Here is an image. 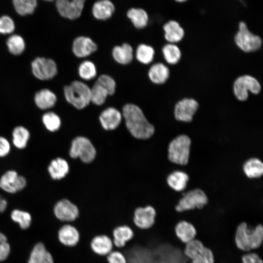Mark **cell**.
Segmentation results:
<instances>
[{
    "instance_id": "1",
    "label": "cell",
    "mask_w": 263,
    "mask_h": 263,
    "mask_svg": "<svg viewBox=\"0 0 263 263\" xmlns=\"http://www.w3.org/2000/svg\"><path fill=\"white\" fill-rule=\"evenodd\" d=\"M122 115L127 129L135 138L146 139L153 134L154 127L138 106L132 103L125 104L122 109Z\"/></svg>"
},
{
    "instance_id": "2",
    "label": "cell",
    "mask_w": 263,
    "mask_h": 263,
    "mask_svg": "<svg viewBox=\"0 0 263 263\" xmlns=\"http://www.w3.org/2000/svg\"><path fill=\"white\" fill-rule=\"evenodd\" d=\"M237 247L243 251L249 252L259 248L263 242V226L257 225L251 228L245 222L237 226L234 237Z\"/></svg>"
},
{
    "instance_id": "3",
    "label": "cell",
    "mask_w": 263,
    "mask_h": 263,
    "mask_svg": "<svg viewBox=\"0 0 263 263\" xmlns=\"http://www.w3.org/2000/svg\"><path fill=\"white\" fill-rule=\"evenodd\" d=\"M65 97L74 107L81 110L91 103V88L84 82L75 80L64 88Z\"/></svg>"
},
{
    "instance_id": "4",
    "label": "cell",
    "mask_w": 263,
    "mask_h": 263,
    "mask_svg": "<svg viewBox=\"0 0 263 263\" xmlns=\"http://www.w3.org/2000/svg\"><path fill=\"white\" fill-rule=\"evenodd\" d=\"M191 140L187 135L182 134L174 138L169 143L168 158L171 162L186 165L189 159Z\"/></svg>"
},
{
    "instance_id": "5",
    "label": "cell",
    "mask_w": 263,
    "mask_h": 263,
    "mask_svg": "<svg viewBox=\"0 0 263 263\" xmlns=\"http://www.w3.org/2000/svg\"><path fill=\"white\" fill-rule=\"evenodd\" d=\"M234 41L238 48L245 53L257 51L262 45L261 38L251 33L243 21L239 23V30L235 36Z\"/></svg>"
},
{
    "instance_id": "6",
    "label": "cell",
    "mask_w": 263,
    "mask_h": 263,
    "mask_svg": "<svg viewBox=\"0 0 263 263\" xmlns=\"http://www.w3.org/2000/svg\"><path fill=\"white\" fill-rule=\"evenodd\" d=\"M233 90L234 95L238 100L244 101L248 98L249 92L255 94H259L261 90V85L255 77L245 75L235 79Z\"/></svg>"
},
{
    "instance_id": "7",
    "label": "cell",
    "mask_w": 263,
    "mask_h": 263,
    "mask_svg": "<svg viewBox=\"0 0 263 263\" xmlns=\"http://www.w3.org/2000/svg\"><path fill=\"white\" fill-rule=\"evenodd\" d=\"M69 154L72 158L79 157L82 162L89 163L94 159L96 150L89 139L78 136L72 142Z\"/></svg>"
},
{
    "instance_id": "8",
    "label": "cell",
    "mask_w": 263,
    "mask_h": 263,
    "mask_svg": "<svg viewBox=\"0 0 263 263\" xmlns=\"http://www.w3.org/2000/svg\"><path fill=\"white\" fill-rule=\"evenodd\" d=\"M206 193L200 188H195L187 192L175 206L177 212L201 209L208 203Z\"/></svg>"
},
{
    "instance_id": "9",
    "label": "cell",
    "mask_w": 263,
    "mask_h": 263,
    "mask_svg": "<svg viewBox=\"0 0 263 263\" xmlns=\"http://www.w3.org/2000/svg\"><path fill=\"white\" fill-rule=\"evenodd\" d=\"M34 75L42 80H49L57 74V66L52 59L44 57H37L31 64Z\"/></svg>"
},
{
    "instance_id": "10",
    "label": "cell",
    "mask_w": 263,
    "mask_h": 263,
    "mask_svg": "<svg viewBox=\"0 0 263 263\" xmlns=\"http://www.w3.org/2000/svg\"><path fill=\"white\" fill-rule=\"evenodd\" d=\"M86 1V0H56V6L58 12L62 17L74 20L81 16Z\"/></svg>"
},
{
    "instance_id": "11",
    "label": "cell",
    "mask_w": 263,
    "mask_h": 263,
    "mask_svg": "<svg viewBox=\"0 0 263 263\" xmlns=\"http://www.w3.org/2000/svg\"><path fill=\"white\" fill-rule=\"evenodd\" d=\"M199 108L198 102L194 99L184 98L178 101L174 106V115L179 121L189 122Z\"/></svg>"
},
{
    "instance_id": "12",
    "label": "cell",
    "mask_w": 263,
    "mask_h": 263,
    "mask_svg": "<svg viewBox=\"0 0 263 263\" xmlns=\"http://www.w3.org/2000/svg\"><path fill=\"white\" fill-rule=\"evenodd\" d=\"M53 212L57 220L68 223L75 221L79 215L78 207L65 199L58 201L55 204Z\"/></svg>"
},
{
    "instance_id": "13",
    "label": "cell",
    "mask_w": 263,
    "mask_h": 263,
    "mask_svg": "<svg viewBox=\"0 0 263 263\" xmlns=\"http://www.w3.org/2000/svg\"><path fill=\"white\" fill-rule=\"evenodd\" d=\"M156 215L155 209L150 206L138 207L134 211L133 222L138 229L148 230L154 225Z\"/></svg>"
},
{
    "instance_id": "14",
    "label": "cell",
    "mask_w": 263,
    "mask_h": 263,
    "mask_svg": "<svg viewBox=\"0 0 263 263\" xmlns=\"http://www.w3.org/2000/svg\"><path fill=\"white\" fill-rule=\"evenodd\" d=\"M59 243L67 248H74L80 242L81 235L79 229L75 225L67 223L61 226L57 232Z\"/></svg>"
},
{
    "instance_id": "15",
    "label": "cell",
    "mask_w": 263,
    "mask_h": 263,
    "mask_svg": "<svg viewBox=\"0 0 263 263\" xmlns=\"http://www.w3.org/2000/svg\"><path fill=\"white\" fill-rule=\"evenodd\" d=\"M89 246L92 252L95 255L106 257L114 248L112 237L106 234H99L93 236Z\"/></svg>"
},
{
    "instance_id": "16",
    "label": "cell",
    "mask_w": 263,
    "mask_h": 263,
    "mask_svg": "<svg viewBox=\"0 0 263 263\" xmlns=\"http://www.w3.org/2000/svg\"><path fill=\"white\" fill-rule=\"evenodd\" d=\"M135 232L127 225H120L115 226L112 230L111 237L116 249L125 248L127 244L134 238Z\"/></svg>"
},
{
    "instance_id": "17",
    "label": "cell",
    "mask_w": 263,
    "mask_h": 263,
    "mask_svg": "<svg viewBox=\"0 0 263 263\" xmlns=\"http://www.w3.org/2000/svg\"><path fill=\"white\" fill-rule=\"evenodd\" d=\"M97 49V44L88 37H77L74 39L73 43V53L79 58L88 56L95 52Z\"/></svg>"
},
{
    "instance_id": "18",
    "label": "cell",
    "mask_w": 263,
    "mask_h": 263,
    "mask_svg": "<svg viewBox=\"0 0 263 263\" xmlns=\"http://www.w3.org/2000/svg\"><path fill=\"white\" fill-rule=\"evenodd\" d=\"M122 118V113L114 107H109L103 110L100 116L101 126L106 130H113L120 125Z\"/></svg>"
},
{
    "instance_id": "19",
    "label": "cell",
    "mask_w": 263,
    "mask_h": 263,
    "mask_svg": "<svg viewBox=\"0 0 263 263\" xmlns=\"http://www.w3.org/2000/svg\"><path fill=\"white\" fill-rule=\"evenodd\" d=\"M115 10V5L111 0H97L92 6V13L95 19L106 20L112 17Z\"/></svg>"
},
{
    "instance_id": "20",
    "label": "cell",
    "mask_w": 263,
    "mask_h": 263,
    "mask_svg": "<svg viewBox=\"0 0 263 263\" xmlns=\"http://www.w3.org/2000/svg\"><path fill=\"white\" fill-rule=\"evenodd\" d=\"M27 263H55V260L45 245L39 242L37 243L31 250Z\"/></svg>"
},
{
    "instance_id": "21",
    "label": "cell",
    "mask_w": 263,
    "mask_h": 263,
    "mask_svg": "<svg viewBox=\"0 0 263 263\" xmlns=\"http://www.w3.org/2000/svg\"><path fill=\"white\" fill-rule=\"evenodd\" d=\"M175 233L181 242L186 244L195 239L197 231L191 223L181 221L175 226Z\"/></svg>"
},
{
    "instance_id": "22",
    "label": "cell",
    "mask_w": 263,
    "mask_h": 263,
    "mask_svg": "<svg viewBox=\"0 0 263 263\" xmlns=\"http://www.w3.org/2000/svg\"><path fill=\"white\" fill-rule=\"evenodd\" d=\"M170 71L164 64L158 62L151 66L148 71V76L150 80L156 84L165 83L169 79Z\"/></svg>"
},
{
    "instance_id": "23",
    "label": "cell",
    "mask_w": 263,
    "mask_h": 263,
    "mask_svg": "<svg viewBox=\"0 0 263 263\" xmlns=\"http://www.w3.org/2000/svg\"><path fill=\"white\" fill-rule=\"evenodd\" d=\"M163 29L164 37L170 43H176L180 41L184 38L185 32L178 22L170 20L164 24Z\"/></svg>"
},
{
    "instance_id": "24",
    "label": "cell",
    "mask_w": 263,
    "mask_h": 263,
    "mask_svg": "<svg viewBox=\"0 0 263 263\" xmlns=\"http://www.w3.org/2000/svg\"><path fill=\"white\" fill-rule=\"evenodd\" d=\"M69 171L68 162L64 159L57 157L51 161L48 167V173L53 180H60L66 176Z\"/></svg>"
},
{
    "instance_id": "25",
    "label": "cell",
    "mask_w": 263,
    "mask_h": 263,
    "mask_svg": "<svg viewBox=\"0 0 263 263\" xmlns=\"http://www.w3.org/2000/svg\"><path fill=\"white\" fill-rule=\"evenodd\" d=\"M112 56L118 63L122 65L129 64L133 59V51L132 46L124 43L114 46L112 50Z\"/></svg>"
},
{
    "instance_id": "26",
    "label": "cell",
    "mask_w": 263,
    "mask_h": 263,
    "mask_svg": "<svg viewBox=\"0 0 263 263\" xmlns=\"http://www.w3.org/2000/svg\"><path fill=\"white\" fill-rule=\"evenodd\" d=\"M37 106L42 110L52 108L56 102V94L47 89H42L38 92L34 97Z\"/></svg>"
},
{
    "instance_id": "27",
    "label": "cell",
    "mask_w": 263,
    "mask_h": 263,
    "mask_svg": "<svg viewBox=\"0 0 263 263\" xmlns=\"http://www.w3.org/2000/svg\"><path fill=\"white\" fill-rule=\"evenodd\" d=\"M127 16L133 26L137 29H142L146 27L149 22V16L143 8L132 7L127 12Z\"/></svg>"
},
{
    "instance_id": "28",
    "label": "cell",
    "mask_w": 263,
    "mask_h": 263,
    "mask_svg": "<svg viewBox=\"0 0 263 263\" xmlns=\"http://www.w3.org/2000/svg\"><path fill=\"white\" fill-rule=\"evenodd\" d=\"M189 180L188 175L182 171H174L167 177L169 186L177 191L183 190L187 186Z\"/></svg>"
},
{
    "instance_id": "29",
    "label": "cell",
    "mask_w": 263,
    "mask_h": 263,
    "mask_svg": "<svg viewBox=\"0 0 263 263\" xmlns=\"http://www.w3.org/2000/svg\"><path fill=\"white\" fill-rule=\"evenodd\" d=\"M243 170L249 178L260 177L263 173V164L257 158H251L246 161L243 165Z\"/></svg>"
},
{
    "instance_id": "30",
    "label": "cell",
    "mask_w": 263,
    "mask_h": 263,
    "mask_svg": "<svg viewBox=\"0 0 263 263\" xmlns=\"http://www.w3.org/2000/svg\"><path fill=\"white\" fill-rule=\"evenodd\" d=\"M30 136V132L26 128L17 126L12 132V143L17 148L23 149L27 146Z\"/></svg>"
},
{
    "instance_id": "31",
    "label": "cell",
    "mask_w": 263,
    "mask_h": 263,
    "mask_svg": "<svg viewBox=\"0 0 263 263\" xmlns=\"http://www.w3.org/2000/svg\"><path fill=\"white\" fill-rule=\"evenodd\" d=\"M163 57L169 64L175 65L180 60L182 53L179 47L174 43L165 45L162 49Z\"/></svg>"
},
{
    "instance_id": "32",
    "label": "cell",
    "mask_w": 263,
    "mask_h": 263,
    "mask_svg": "<svg viewBox=\"0 0 263 263\" xmlns=\"http://www.w3.org/2000/svg\"><path fill=\"white\" fill-rule=\"evenodd\" d=\"M18 175L15 170L7 171L0 178V188L5 192L9 193L17 192L16 181Z\"/></svg>"
},
{
    "instance_id": "33",
    "label": "cell",
    "mask_w": 263,
    "mask_h": 263,
    "mask_svg": "<svg viewBox=\"0 0 263 263\" xmlns=\"http://www.w3.org/2000/svg\"><path fill=\"white\" fill-rule=\"evenodd\" d=\"M11 220L17 223L22 230H27L31 226L32 218L30 213L19 209L13 210L10 214Z\"/></svg>"
},
{
    "instance_id": "34",
    "label": "cell",
    "mask_w": 263,
    "mask_h": 263,
    "mask_svg": "<svg viewBox=\"0 0 263 263\" xmlns=\"http://www.w3.org/2000/svg\"><path fill=\"white\" fill-rule=\"evenodd\" d=\"M155 52L153 47L146 44H139L135 51V57L137 60L144 64H149L151 63L154 56Z\"/></svg>"
},
{
    "instance_id": "35",
    "label": "cell",
    "mask_w": 263,
    "mask_h": 263,
    "mask_svg": "<svg viewBox=\"0 0 263 263\" xmlns=\"http://www.w3.org/2000/svg\"><path fill=\"white\" fill-rule=\"evenodd\" d=\"M13 3L18 14L25 16L34 13L37 5V0H13Z\"/></svg>"
},
{
    "instance_id": "36",
    "label": "cell",
    "mask_w": 263,
    "mask_h": 263,
    "mask_svg": "<svg viewBox=\"0 0 263 263\" xmlns=\"http://www.w3.org/2000/svg\"><path fill=\"white\" fill-rule=\"evenodd\" d=\"M108 95L107 90L95 82L91 88V102L95 105H103Z\"/></svg>"
},
{
    "instance_id": "37",
    "label": "cell",
    "mask_w": 263,
    "mask_h": 263,
    "mask_svg": "<svg viewBox=\"0 0 263 263\" xmlns=\"http://www.w3.org/2000/svg\"><path fill=\"white\" fill-rule=\"evenodd\" d=\"M78 73L83 80H90L96 75L97 71L94 64L91 61L85 60L81 63L78 67Z\"/></svg>"
},
{
    "instance_id": "38",
    "label": "cell",
    "mask_w": 263,
    "mask_h": 263,
    "mask_svg": "<svg viewBox=\"0 0 263 263\" xmlns=\"http://www.w3.org/2000/svg\"><path fill=\"white\" fill-rule=\"evenodd\" d=\"M6 44L9 52L14 55L21 54L25 48L23 38L18 35L11 36L7 39Z\"/></svg>"
},
{
    "instance_id": "39",
    "label": "cell",
    "mask_w": 263,
    "mask_h": 263,
    "mask_svg": "<svg viewBox=\"0 0 263 263\" xmlns=\"http://www.w3.org/2000/svg\"><path fill=\"white\" fill-rule=\"evenodd\" d=\"M42 121L46 129L51 132L57 131L61 126L60 117L53 112L44 113L42 116Z\"/></svg>"
},
{
    "instance_id": "40",
    "label": "cell",
    "mask_w": 263,
    "mask_h": 263,
    "mask_svg": "<svg viewBox=\"0 0 263 263\" xmlns=\"http://www.w3.org/2000/svg\"><path fill=\"white\" fill-rule=\"evenodd\" d=\"M205 245L198 239H194L186 244L184 253L186 257L193 260Z\"/></svg>"
},
{
    "instance_id": "41",
    "label": "cell",
    "mask_w": 263,
    "mask_h": 263,
    "mask_svg": "<svg viewBox=\"0 0 263 263\" xmlns=\"http://www.w3.org/2000/svg\"><path fill=\"white\" fill-rule=\"evenodd\" d=\"M95 82L105 88L109 95H113L114 94L116 83L114 79L111 76L105 74L101 75L97 78Z\"/></svg>"
},
{
    "instance_id": "42",
    "label": "cell",
    "mask_w": 263,
    "mask_h": 263,
    "mask_svg": "<svg viewBox=\"0 0 263 263\" xmlns=\"http://www.w3.org/2000/svg\"><path fill=\"white\" fill-rule=\"evenodd\" d=\"M192 263H214V256L212 250L206 246L192 260Z\"/></svg>"
},
{
    "instance_id": "43",
    "label": "cell",
    "mask_w": 263,
    "mask_h": 263,
    "mask_svg": "<svg viewBox=\"0 0 263 263\" xmlns=\"http://www.w3.org/2000/svg\"><path fill=\"white\" fill-rule=\"evenodd\" d=\"M11 251V248L7 237L4 233L0 232V262L7 259Z\"/></svg>"
},
{
    "instance_id": "44",
    "label": "cell",
    "mask_w": 263,
    "mask_h": 263,
    "mask_svg": "<svg viewBox=\"0 0 263 263\" xmlns=\"http://www.w3.org/2000/svg\"><path fill=\"white\" fill-rule=\"evenodd\" d=\"M105 258L107 263H128L127 257L118 249H114Z\"/></svg>"
},
{
    "instance_id": "45",
    "label": "cell",
    "mask_w": 263,
    "mask_h": 263,
    "mask_svg": "<svg viewBox=\"0 0 263 263\" xmlns=\"http://www.w3.org/2000/svg\"><path fill=\"white\" fill-rule=\"evenodd\" d=\"M15 25L13 20L8 16L0 17V34L12 33L15 30Z\"/></svg>"
},
{
    "instance_id": "46",
    "label": "cell",
    "mask_w": 263,
    "mask_h": 263,
    "mask_svg": "<svg viewBox=\"0 0 263 263\" xmlns=\"http://www.w3.org/2000/svg\"><path fill=\"white\" fill-rule=\"evenodd\" d=\"M242 263H263V262L258 254L249 252L242 257Z\"/></svg>"
},
{
    "instance_id": "47",
    "label": "cell",
    "mask_w": 263,
    "mask_h": 263,
    "mask_svg": "<svg viewBox=\"0 0 263 263\" xmlns=\"http://www.w3.org/2000/svg\"><path fill=\"white\" fill-rule=\"evenodd\" d=\"M11 150L9 141L3 136H0V157L7 156Z\"/></svg>"
},
{
    "instance_id": "48",
    "label": "cell",
    "mask_w": 263,
    "mask_h": 263,
    "mask_svg": "<svg viewBox=\"0 0 263 263\" xmlns=\"http://www.w3.org/2000/svg\"><path fill=\"white\" fill-rule=\"evenodd\" d=\"M27 181L25 178L18 175L16 181V189L17 192L22 190L25 187Z\"/></svg>"
},
{
    "instance_id": "49",
    "label": "cell",
    "mask_w": 263,
    "mask_h": 263,
    "mask_svg": "<svg viewBox=\"0 0 263 263\" xmlns=\"http://www.w3.org/2000/svg\"><path fill=\"white\" fill-rule=\"evenodd\" d=\"M7 207V202L5 199H1L0 200V212H3L6 209Z\"/></svg>"
},
{
    "instance_id": "50",
    "label": "cell",
    "mask_w": 263,
    "mask_h": 263,
    "mask_svg": "<svg viewBox=\"0 0 263 263\" xmlns=\"http://www.w3.org/2000/svg\"><path fill=\"white\" fill-rule=\"evenodd\" d=\"M175 0L177 2H184L186 1L187 0Z\"/></svg>"
},
{
    "instance_id": "51",
    "label": "cell",
    "mask_w": 263,
    "mask_h": 263,
    "mask_svg": "<svg viewBox=\"0 0 263 263\" xmlns=\"http://www.w3.org/2000/svg\"><path fill=\"white\" fill-rule=\"evenodd\" d=\"M44 0L47 1H53L54 0Z\"/></svg>"
},
{
    "instance_id": "52",
    "label": "cell",
    "mask_w": 263,
    "mask_h": 263,
    "mask_svg": "<svg viewBox=\"0 0 263 263\" xmlns=\"http://www.w3.org/2000/svg\"></svg>"
},
{
    "instance_id": "53",
    "label": "cell",
    "mask_w": 263,
    "mask_h": 263,
    "mask_svg": "<svg viewBox=\"0 0 263 263\" xmlns=\"http://www.w3.org/2000/svg\"></svg>"
}]
</instances>
